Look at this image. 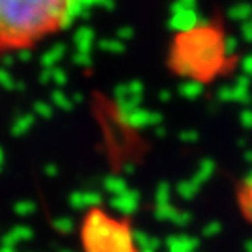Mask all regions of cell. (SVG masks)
<instances>
[{
    "instance_id": "6da1fadb",
    "label": "cell",
    "mask_w": 252,
    "mask_h": 252,
    "mask_svg": "<svg viewBox=\"0 0 252 252\" xmlns=\"http://www.w3.org/2000/svg\"><path fill=\"white\" fill-rule=\"evenodd\" d=\"M79 0H0V53L39 45L60 32Z\"/></svg>"
},
{
    "instance_id": "7a4b0ae2",
    "label": "cell",
    "mask_w": 252,
    "mask_h": 252,
    "mask_svg": "<svg viewBox=\"0 0 252 252\" xmlns=\"http://www.w3.org/2000/svg\"><path fill=\"white\" fill-rule=\"evenodd\" d=\"M84 245L86 252H138L129 224L110 219L103 211H95L86 219Z\"/></svg>"
},
{
    "instance_id": "3957f363",
    "label": "cell",
    "mask_w": 252,
    "mask_h": 252,
    "mask_svg": "<svg viewBox=\"0 0 252 252\" xmlns=\"http://www.w3.org/2000/svg\"><path fill=\"white\" fill-rule=\"evenodd\" d=\"M245 69H249V71L252 73V56L245 58Z\"/></svg>"
}]
</instances>
